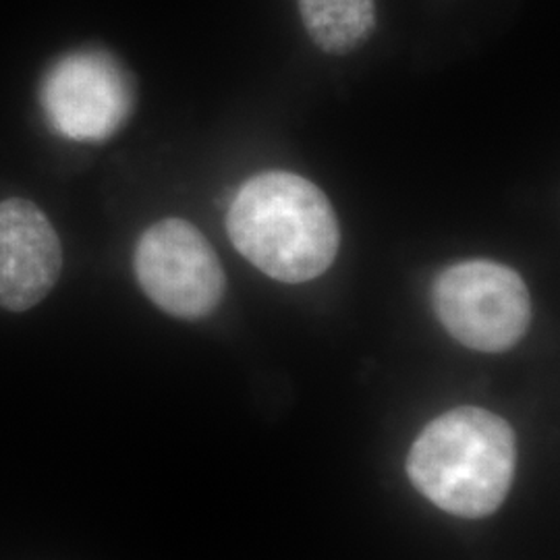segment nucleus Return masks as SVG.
<instances>
[{"label":"nucleus","instance_id":"obj_6","mask_svg":"<svg viewBox=\"0 0 560 560\" xmlns=\"http://www.w3.org/2000/svg\"><path fill=\"white\" fill-rule=\"evenodd\" d=\"M62 247L55 226L34 201H0V307L27 312L57 284Z\"/></svg>","mask_w":560,"mask_h":560},{"label":"nucleus","instance_id":"obj_2","mask_svg":"<svg viewBox=\"0 0 560 560\" xmlns=\"http://www.w3.org/2000/svg\"><path fill=\"white\" fill-rule=\"evenodd\" d=\"M515 469L517 439L511 423L480 407H457L430 421L407 457L418 492L463 520L499 511Z\"/></svg>","mask_w":560,"mask_h":560},{"label":"nucleus","instance_id":"obj_3","mask_svg":"<svg viewBox=\"0 0 560 560\" xmlns=\"http://www.w3.org/2000/svg\"><path fill=\"white\" fill-rule=\"evenodd\" d=\"M432 303L446 332L481 353L513 349L532 324L525 280L499 261H459L444 268L434 280Z\"/></svg>","mask_w":560,"mask_h":560},{"label":"nucleus","instance_id":"obj_1","mask_svg":"<svg viewBox=\"0 0 560 560\" xmlns=\"http://www.w3.org/2000/svg\"><path fill=\"white\" fill-rule=\"evenodd\" d=\"M226 233L245 260L287 284L322 277L340 247L339 219L326 194L287 171H268L241 185Z\"/></svg>","mask_w":560,"mask_h":560},{"label":"nucleus","instance_id":"obj_5","mask_svg":"<svg viewBox=\"0 0 560 560\" xmlns=\"http://www.w3.org/2000/svg\"><path fill=\"white\" fill-rule=\"evenodd\" d=\"M42 106L60 136L104 141L127 122L136 106V88L119 60L104 50H78L48 71Z\"/></svg>","mask_w":560,"mask_h":560},{"label":"nucleus","instance_id":"obj_4","mask_svg":"<svg viewBox=\"0 0 560 560\" xmlns=\"http://www.w3.org/2000/svg\"><path fill=\"white\" fill-rule=\"evenodd\" d=\"M133 268L143 293L180 320L210 316L226 291L214 247L198 226L183 219L148 226L138 241Z\"/></svg>","mask_w":560,"mask_h":560},{"label":"nucleus","instance_id":"obj_7","mask_svg":"<svg viewBox=\"0 0 560 560\" xmlns=\"http://www.w3.org/2000/svg\"><path fill=\"white\" fill-rule=\"evenodd\" d=\"M298 4L305 32L328 55L358 50L376 30L374 0H298Z\"/></svg>","mask_w":560,"mask_h":560}]
</instances>
